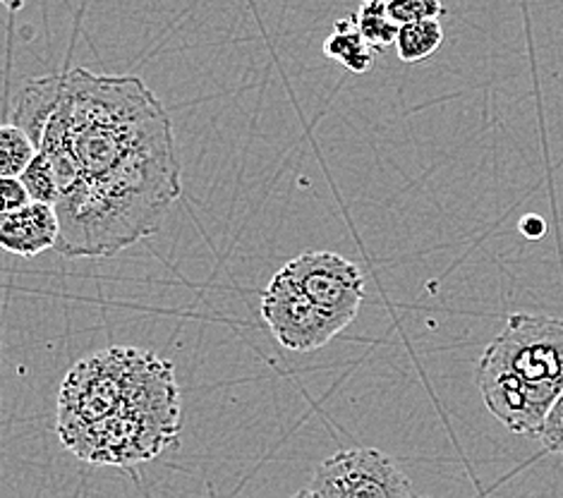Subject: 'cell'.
Listing matches in <instances>:
<instances>
[{
  "label": "cell",
  "mask_w": 563,
  "mask_h": 498,
  "mask_svg": "<svg viewBox=\"0 0 563 498\" xmlns=\"http://www.w3.org/2000/svg\"><path fill=\"white\" fill-rule=\"evenodd\" d=\"M36 154L56 180L65 259L115 257L154 235L183 192L170 115L135 75L60 73Z\"/></svg>",
  "instance_id": "1"
},
{
  "label": "cell",
  "mask_w": 563,
  "mask_h": 498,
  "mask_svg": "<svg viewBox=\"0 0 563 498\" xmlns=\"http://www.w3.org/2000/svg\"><path fill=\"white\" fill-rule=\"evenodd\" d=\"M477 388L506 429L538 436L563 390V319L508 317L479 359Z\"/></svg>",
  "instance_id": "2"
},
{
  "label": "cell",
  "mask_w": 563,
  "mask_h": 498,
  "mask_svg": "<svg viewBox=\"0 0 563 498\" xmlns=\"http://www.w3.org/2000/svg\"><path fill=\"white\" fill-rule=\"evenodd\" d=\"M180 400L176 369L137 347H109L89 355L65 376L58 394L60 441L140 402Z\"/></svg>",
  "instance_id": "3"
},
{
  "label": "cell",
  "mask_w": 563,
  "mask_h": 498,
  "mask_svg": "<svg viewBox=\"0 0 563 498\" xmlns=\"http://www.w3.org/2000/svg\"><path fill=\"white\" fill-rule=\"evenodd\" d=\"M180 432V400L140 402L65 439V449L97 465H135L164 453Z\"/></svg>",
  "instance_id": "4"
},
{
  "label": "cell",
  "mask_w": 563,
  "mask_h": 498,
  "mask_svg": "<svg viewBox=\"0 0 563 498\" xmlns=\"http://www.w3.org/2000/svg\"><path fill=\"white\" fill-rule=\"evenodd\" d=\"M310 489L319 498H412V484L391 457L377 449H351L314 469Z\"/></svg>",
  "instance_id": "5"
},
{
  "label": "cell",
  "mask_w": 563,
  "mask_h": 498,
  "mask_svg": "<svg viewBox=\"0 0 563 498\" xmlns=\"http://www.w3.org/2000/svg\"><path fill=\"white\" fill-rule=\"evenodd\" d=\"M262 317L274 339L292 353H314L345 329L339 319L307 298L298 283L286 274V268H280L266 286Z\"/></svg>",
  "instance_id": "6"
},
{
  "label": "cell",
  "mask_w": 563,
  "mask_h": 498,
  "mask_svg": "<svg viewBox=\"0 0 563 498\" xmlns=\"http://www.w3.org/2000/svg\"><path fill=\"white\" fill-rule=\"evenodd\" d=\"M284 268L317 307L339 319L345 329L353 324L365 300V278L357 264L343 259L336 252L310 250Z\"/></svg>",
  "instance_id": "7"
},
{
  "label": "cell",
  "mask_w": 563,
  "mask_h": 498,
  "mask_svg": "<svg viewBox=\"0 0 563 498\" xmlns=\"http://www.w3.org/2000/svg\"><path fill=\"white\" fill-rule=\"evenodd\" d=\"M58 217L51 204L30 201L15 211H0V250L18 257H38L46 250H56Z\"/></svg>",
  "instance_id": "8"
},
{
  "label": "cell",
  "mask_w": 563,
  "mask_h": 498,
  "mask_svg": "<svg viewBox=\"0 0 563 498\" xmlns=\"http://www.w3.org/2000/svg\"><path fill=\"white\" fill-rule=\"evenodd\" d=\"M58 91H60V75L36 77L22 87L12 120H15L18 128H22L26 134H30V140L36 146L42 142V134L46 130L53 109H56Z\"/></svg>",
  "instance_id": "9"
},
{
  "label": "cell",
  "mask_w": 563,
  "mask_h": 498,
  "mask_svg": "<svg viewBox=\"0 0 563 498\" xmlns=\"http://www.w3.org/2000/svg\"><path fill=\"white\" fill-rule=\"evenodd\" d=\"M324 53L331 60L341 63L343 67H347V70L355 75L367 73L374 65V51L365 42V36L360 34L355 18L336 22L333 32L324 42Z\"/></svg>",
  "instance_id": "10"
},
{
  "label": "cell",
  "mask_w": 563,
  "mask_h": 498,
  "mask_svg": "<svg viewBox=\"0 0 563 498\" xmlns=\"http://www.w3.org/2000/svg\"><path fill=\"white\" fill-rule=\"evenodd\" d=\"M444 44V26L439 20H420L398 26L396 51L404 63H422L434 56L439 46Z\"/></svg>",
  "instance_id": "11"
},
{
  "label": "cell",
  "mask_w": 563,
  "mask_h": 498,
  "mask_svg": "<svg viewBox=\"0 0 563 498\" xmlns=\"http://www.w3.org/2000/svg\"><path fill=\"white\" fill-rule=\"evenodd\" d=\"M355 24L372 48L396 44L398 24L388 15L386 0H362V5L355 12Z\"/></svg>",
  "instance_id": "12"
},
{
  "label": "cell",
  "mask_w": 563,
  "mask_h": 498,
  "mask_svg": "<svg viewBox=\"0 0 563 498\" xmlns=\"http://www.w3.org/2000/svg\"><path fill=\"white\" fill-rule=\"evenodd\" d=\"M36 156V144L15 123L0 125V175L20 178Z\"/></svg>",
  "instance_id": "13"
},
{
  "label": "cell",
  "mask_w": 563,
  "mask_h": 498,
  "mask_svg": "<svg viewBox=\"0 0 563 498\" xmlns=\"http://www.w3.org/2000/svg\"><path fill=\"white\" fill-rule=\"evenodd\" d=\"M386 8L398 26L420 20H439L446 12L441 0H386Z\"/></svg>",
  "instance_id": "14"
},
{
  "label": "cell",
  "mask_w": 563,
  "mask_h": 498,
  "mask_svg": "<svg viewBox=\"0 0 563 498\" xmlns=\"http://www.w3.org/2000/svg\"><path fill=\"white\" fill-rule=\"evenodd\" d=\"M538 439L544 451L563 455V390L552 406V410H549V414L544 417V424L540 427Z\"/></svg>",
  "instance_id": "15"
},
{
  "label": "cell",
  "mask_w": 563,
  "mask_h": 498,
  "mask_svg": "<svg viewBox=\"0 0 563 498\" xmlns=\"http://www.w3.org/2000/svg\"><path fill=\"white\" fill-rule=\"evenodd\" d=\"M32 201V195L26 192L22 178H8L0 175V211H15Z\"/></svg>",
  "instance_id": "16"
},
{
  "label": "cell",
  "mask_w": 563,
  "mask_h": 498,
  "mask_svg": "<svg viewBox=\"0 0 563 498\" xmlns=\"http://www.w3.org/2000/svg\"><path fill=\"white\" fill-rule=\"evenodd\" d=\"M520 233L530 240H540L547 233V223H544V219L530 213V217L520 221Z\"/></svg>",
  "instance_id": "17"
},
{
  "label": "cell",
  "mask_w": 563,
  "mask_h": 498,
  "mask_svg": "<svg viewBox=\"0 0 563 498\" xmlns=\"http://www.w3.org/2000/svg\"><path fill=\"white\" fill-rule=\"evenodd\" d=\"M26 3H30V0H0V5H5L10 12L22 10Z\"/></svg>",
  "instance_id": "18"
},
{
  "label": "cell",
  "mask_w": 563,
  "mask_h": 498,
  "mask_svg": "<svg viewBox=\"0 0 563 498\" xmlns=\"http://www.w3.org/2000/svg\"><path fill=\"white\" fill-rule=\"evenodd\" d=\"M290 498H319L312 489H302V491H298L295 496H290Z\"/></svg>",
  "instance_id": "19"
},
{
  "label": "cell",
  "mask_w": 563,
  "mask_h": 498,
  "mask_svg": "<svg viewBox=\"0 0 563 498\" xmlns=\"http://www.w3.org/2000/svg\"><path fill=\"white\" fill-rule=\"evenodd\" d=\"M418 498H432V496H418Z\"/></svg>",
  "instance_id": "20"
}]
</instances>
